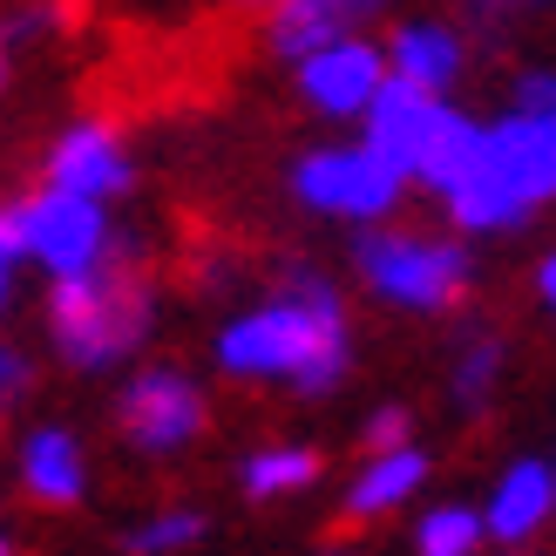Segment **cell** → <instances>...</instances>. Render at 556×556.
I'll use <instances>...</instances> for the list:
<instances>
[{
	"mask_svg": "<svg viewBox=\"0 0 556 556\" xmlns=\"http://www.w3.org/2000/svg\"><path fill=\"white\" fill-rule=\"evenodd\" d=\"M536 278H543V299H549V305H556V252H549V258H543V271H536Z\"/></svg>",
	"mask_w": 556,
	"mask_h": 556,
	"instance_id": "obj_26",
	"label": "cell"
},
{
	"mask_svg": "<svg viewBox=\"0 0 556 556\" xmlns=\"http://www.w3.org/2000/svg\"><path fill=\"white\" fill-rule=\"evenodd\" d=\"M556 503V482H549V468L543 462H516L503 482H495V503H489V536L495 543H522L536 530V522L549 516Z\"/></svg>",
	"mask_w": 556,
	"mask_h": 556,
	"instance_id": "obj_11",
	"label": "cell"
},
{
	"mask_svg": "<svg viewBox=\"0 0 556 556\" xmlns=\"http://www.w3.org/2000/svg\"><path fill=\"white\" fill-rule=\"evenodd\" d=\"M116 414H123L129 448H143V455H170V448H184V441H198V428H204L198 387H190L184 374H170V367L136 374L123 387V407Z\"/></svg>",
	"mask_w": 556,
	"mask_h": 556,
	"instance_id": "obj_6",
	"label": "cell"
},
{
	"mask_svg": "<svg viewBox=\"0 0 556 556\" xmlns=\"http://www.w3.org/2000/svg\"><path fill=\"white\" fill-rule=\"evenodd\" d=\"M482 530H489V516L476 509H434L421 522V556H468L482 543Z\"/></svg>",
	"mask_w": 556,
	"mask_h": 556,
	"instance_id": "obj_18",
	"label": "cell"
},
{
	"mask_svg": "<svg viewBox=\"0 0 556 556\" xmlns=\"http://www.w3.org/2000/svg\"><path fill=\"white\" fill-rule=\"evenodd\" d=\"M367 286L394 305H414V313H441L455 305L462 278H468V258L462 244H428V238H359L353 244Z\"/></svg>",
	"mask_w": 556,
	"mask_h": 556,
	"instance_id": "obj_3",
	"label": "cell"
},
{
	"mask_svg": "<svg viewBox=\"0 0 556 556\" xmlns=\"http://www.w3.org/2000/svg\"><path fill=\"white\" fill-rule=\"evenodd\" d=\"M482 136H489V129H476L468 116H455V109H441L434 129H428V143H421V170H414V177L448 198V190L468 184V170L482 163Z\"/></svg>",
	"mask_w": 556,
	"mask_h": 556,
	"instance_id": "obj_12",
	"label": "cell"
},
{
	"mask_svg": "<svg viewBox=\"0 0 556 556\" xmlns=\"http://www.w3.org/2000/svg\"><path fill=\"white\" fill-rule=\"evenodd\" d=\"M326 8H332V14H340L346 27H353V21H367V14L380 8V0H326Z\"/></svg>",
	"mask_w": 556,
	"mask_h": 556,
	"instance_id": "obj_25",
	"label": "cell"
},
{
	"mask_svg": "<svg viewBox=\"0 0 556 556\" xmlns=\"http://www.w3.org/2000/svg\"><path fill=\"white\" fill-rule=\"evenodd\" d=\"M482 170L522 204L556 198V123L549 116H503L482 136Z\"/></svg>",
	"mask_w": 556,
	"mask_h": 556,
	"instance_id": "obj_7",
	"label": "cell"
},
{
	"mask_svg": "<svg viewBox=\"0 0 556 556\" xmlns=\"http://www.w3.org/2000/svg\"><path fill=\"white\" fill-rule=\"evenodd\" d=\"M394 68L428 81V89H448L455 68H462V41L448 35V27H401L394 35Z\"/></svg>",
	"mask_w": 556,
	"mask_h": 556,
	"instance_id": "obj_16",
	"label": "cell"
},
{
	"mask_svg": "<svg viewBox=\"0 0 556 556\" xmlns=\"http://www.w3.org/2000/svg\"><path fill=\"white\" fill-rule=\"evenodd\" d=\"M441 116V89H428V81H414V75H387L380 81V96L367 102V150L380 163H394L401 177L421 170V143H428V129Z\"/></svg>",
	"mask_w": 556,
	"mask_h": 556,
	"instance_id": "obj_8",
	"label": "cell"
},
{
	"mask_svg": "<svg viewBox=\"0 0 556 556\" xmlns=\"http://www.w3.org/2000/svg\"><path fill=\"white\" fill-rule=\"evenodd\" d=\"M27 380V359L21 353H8V346H0V407H8L14 401V387Z\"/></svg>",
	"mask_w": 556,
	"mask_h": 556,
	"instance_id": "obj_24",
	"label": "cell"
},
{
	"mask_svg": "<svg viewBox=\"0 0 556 556\" xmlns=\"http://www.w3.org/2000/svg\"><path fill=\"white\" fill-rule=\"evenodd\" d=\"M271 27H265V41L286 54V62H305V54H319L332 41H346V21L326 8V0H271Z\"/></svg>",
	"mask_w": 556,
	"mask_h": 556,
	"instance_id": "obj_14",
	"label": "cell"
},
{
	"mask_svg": "<svg viewBox=\"0 0 556 556\" xmlns=\"http://www.w3.org/2000/svg\"><path fill=\"white\" fill-rule=\"evenodd\" d=\"M48 184L81 190V198H109V190L129 184V163H123L116 136H109L102 123H75L62 143H54V156H48Z\"/></svg>",
	"mask_w": 556,
	"mask_h": 556,
	"instance_id": "obj_10",
	"label": "cell"
},
{
	"mask_svg": "<svg viewBox=\"0 0 556 556\" xmlns=\"http://www.w3.org/2000/svg\"><path fill=\"white\" fill-rule=\"evenodd\" d=\"M495 367H503V346H495V340H476V346L462 353V367H455V401H462L468 414H476V407L489 401V380H495Z\"/></svg>",
	"mask_w": 556,
	"mask_h": 556,
	"instance_id": "obj_19",
	"label": "cell"
},
{
	"mask_svg": "<svg viewBox=\"0 0 556 556\" xmlns=\"http://www.w3.org/2000/svg\"><path fill=\"white\" fill-rule=\"evenodd\" d=\"M21 231H27V258H41L54 278L96 271L109 225H102V198H81V190L48 184L35 204H21Z\"/></svg>",
	"mask_w": 556,
	"mask_h": 556,
	"instance_id": "obj_5",
	"label": "cell"
},
{
	"mask_svg": "<svg viewBox=\"0 0 556 556\" xmlns=\"http://www.w3.org/2000/svg\"><path fill=\"white\" fill-rule=\"evenodd\" d=\"M367 448H374V455L407 448V414H401V407H380L374 421H367Z\"/></svg>",
	"mask_w": 556,
	"mask_h": 556,
	"instance_id": "obj_22",
	"label": "cell"
},
{
	"mask_svg": "<svg viewBox=\"0 0 556 556\" xmlns=\"http://www.w3.org/2000/svg\"><path fill=\"white\" fill-rule=\"evenodd\" d=\"M48 319H54V346H62L68 367H116V359L150 332V292L143 278H54V299H48Z\"/></svg>",
	"mask_w": 556,
	"mask_h": 556,
	"instance_id": "obj_2",
	"label": "cell"
},
{
	"mask_svg": "<svg viewBox=\"0 0 556 556\" xmlns=\"http://www.w3.org/2000/svg\"><path fill=\"white\" fill-rule=\"evenodd\" d=\"M516 109H522V116H549L556 123V75H522L516 81Z\"/></svg>",
	"mask_w": 556,
	"mask_h": 556,
	"instance_id": "obj_21",
	"label": "cell"
},
{
	"mask_svg": "<svg viewBox=\"0 0 556 556\" xmlns=\"http://www.w3.org/2000/svg\"><path fill=\"white\" fill-rule=\"evenodd\" d=\"M0 556H14V549H8V536H0Z\"/></svg>",
	"mask_w": 556,
	"mask_h": 556,
	"instance_id": "obj_28",
	"label": "cell"
},
{
	"mask_svg": "<svg viewBox=\"0 0 556 556\" xmlns=\"http://www.w3.org/2000/svg\"><path fill=\"white\" fill-rule=\"evenodd\" d=\"M313 476H319V455H305V448H271V455L244 462V489L252 495H286V489H305Z\"/></svg>",
	"mask_w": 556,
	"mask_h": 556,
	"instance_id": "obj_17",
	"label": "cell"
},
{
	"mask_svg": "<svg viewBox=\"0 0 556 556\" xmlns=\"http://www.w3.org/2000/svg\"><path fill=\"white\" fill-rule=\"evenodd\" d=\"M482 14H495V8H536V0H476Z\"/></svg>",
	"mask_w": 556,
	"mask_h": 556,
	"instance_id": "obj_27",
	"label": "cell"
},
{
	"mask_svg": "<svg viewBox=\"0 0 556 556\" xmlns=\"http://www.w3.org/2000/svg\"><path fill=\"white\" fill-rule=\"evenodd\" d=\"M421 476H428V462L414 455V448H387V455H374V468H367V476L353 482L346 509H353V516H380V509L407 503V495L421 489Z\"/></svg>",
	"mask_w": 556,
	"mask_h": 556,
	"instance_id": "obj_15",
	"label": "cell"
},
{
	"mask_svg": "<svg viewBox=\"0 0 556 556\" xmlns=\"http://www.w3.org/2000/svg\"><path fill=\"white\" fill-rule=\"evenodd\" d=\"M217 367L225 374H286L299 394H326L346 374L340 292L319 271H292L278 305L217 332Z\"/></svg>",
	"mask_w": 556,
	"mask_h": 556,
	"instance_id": "obj_1",
	"label": "cell"
},
{
	"mask_svg": "<svg viewBox=\"0 0 556 556\" xmlns=\"http://www.w3.org/2000/svg\"><path fill=\"white\" fill-rule=\"evenodd\" d=\"M21 476L27 489L41 495V503H75L81 495V455H75V441L62 428H41V434H27V448H21Z\"/></svg>",
	"mask_w": 556,
	"mask_h": 556,
	"instance_id": "obj_13",
	"label": "cell"
},
{
	"mask_svg": "<svg viewBox=\"0 0 556 556\" xmlns=\"http://www.w3.org/2000/svg\"><path fill=\"white\" fill-rule=\"evenodd\" d=\"M27 252V231H21V211H0V305H8V265Z\"/></svg>",
	"mask_w": 556,
	"mask_h": 556,
	"instance_id": "obj_23",
	"label": "cell"
},
{
	"mask_svg": "<svg viewBox=\"0 0 556 556\" xmlns=\"http://www.w3.org/2000/svg\"><path fill=\"white\" fill-rule=\"evenodd\" d=\"M380 54L367 41H332L319 54H305L299 62V89L313 109H326V116H353V109H367L380 96Z\"/></svg>",
	"mask_w": 556,
	"mask_h": 556,
	"instance_id": "obj_9",
	"label": "cell"
},
{
	"mask_svg": "<svg viewBox=\"0 0 556 556\" xmlns=\"http://www.w3.org/2000/svg\"><path fill=\"white\" fill-rule=\"evenodd\" d=\"M0 75H8V62H0Z\"/></svg>",
	"mask_w": 556,
	"mask_h": 556,
	"instance_id": "obj_29",
	"label": "cell"
},
{
	"mask_svg": "<svg viewBox=\"0 0 556 556\" xmlns=\"http://www.w3.org/2000/svg\"><path fill=\"white\" fill-rule=\"evenodd\" d=\"M198 536H204V516L177 509V516H156V522H143V530L129 536V549H136V556H163V549H184V543H198Z\"/></svg>",
	"mask_w": 556,
	"mask_h": 556,
	"instance_id": "obj_20",
	"label": "cell"
},
{
	"mask_svg": "<svg viewBox=\"0 0 556 556\" xmlns=\"http://www.w3.org/2000/svg\"><path fill=\"white\" fill-rule=\"evenodd\" d=\"M292 190L313 211H332V217H387L394 211V198H401V170L394 163H380L367 143L359 150H313L292 170Z\"/></svg>",
	"mask_w": 556,
	"mask_h": 556,
	"instance_id": "obj_4",
	"label": "cell"
}]
</instances>
